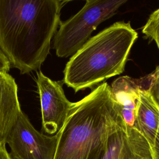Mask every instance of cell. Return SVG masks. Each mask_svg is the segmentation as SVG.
<instances>
[{
	"label": "cell",
	"mask_w": 159,
	"mask_h": 159,
	"mask_svg": "<svg viewBox=\"0 0 159 159\" xmlns=\"http://www.w3.org/2000/svg\"><path fill=\"white\" fill-rule=\"evenodd\" d=\"M68 1L0 0V48L21 75L39 70Z\"/></svg>",
	"instance_id": "1"
},
{
	"label": "cell",
	"mask_w": 159,
	"mask_h": 159,
	"mask_svg": "<svg viewBox=\"0 0 159 159\" xmlns=\"http://www.w3.org/2000/svg\"><path fill=\"white\" fill-rule=\"evenodd\" d=\"M122 123L111 86L107 83L98 85L73 102L58 131L54 159H102L110 134Z\"/></svg>",
	"instance_id": "2"
},
{
	"label": "cell",
	"mask_w": 159,
	"mask_h": 159,
	"mask_svg": "<svg viewBox=\"0 0 159 159\" xmlns=\"http://www.w3.org/2000/svg\"><path fill=\"white\" fill-rule=\"evenodd\" d=\"M137 37L130 22H117L91 37L66 64L63 83L76 93L121 74Z\"/></svg>",
	"instance_id": "3"
},
{
	"label": "cell",
	"mask_w": 159,
	"mask_h": 159,
	"mask_svg": "<svg viewBox=\"0 0 159 159\" xmlns=\"http://www.w3.org/2000/svg\"><path fill=\"white\" fill-rule=\"evenodd\" d=\"M126 0H87L75 15L61 22L53 42L58 57L73 56L90 39L102 22L112 17Z\"/></svg>",
	"instance_id": "4"
},
{
	"label": "cell",
	"mask_w": 159,
	"mask_h": 159,
	"mask_svg": "<svg viewBox=\"0 0 159 159\" xmlns=\"http://www.w3.org/2000/svg\"><path fill=\"white\" fill-rule=\"evenodd\" d=\"M59 132L50 135L37 130L21 112L11 130L7 143L14 159H54Z\"/></svg>",
	"instance_id": "5"
},
{
	"label": "cell",
	"mask_w": 159,
	"mask_h": 159,
	"mask_svg": "<svg viewBox=\"0 0 159 159\" xmlns=\"http://www.w3.org/2000/svg\"><path fill=\"white\" fill-rule=\"evenodd\" d=\"M36 83L41 107L42 133L55 135L63 126L73 102L66 98L61 84L51 80L41 70L37 72Z\"/></svg>",
	"instance_id": "6"
},
{
	"label": "cell",
	"mask_w": 159,
	"mask_h": 159,
	"mask_svg": "<svg viewBox=\"0 0 159 159\" xmlns=\"http://www.w3.org/2000/svg\"><path fill=\"white\" fill-rule=\"evenodd\" d=\"M21 112L15 79L8 73L0 71V145H6Z\"/></svg>",
	"instance_id": "7"
},
{
	"label": "cell",
	"mask_w": 159,
	"mask_h": 159,
	"mask_svg": "<svg viewBox=\"0 0 159 159\" xmlns=\"http://www.w3.org/2000/svg\"><path fill=\"white\" fill-rule=\"evenodd\" d=\"M142 83V79L124 76L117 78L111 86L112 96L126 128H135V115Z\"/></svg>",
	"instance_id": "8"
},
{
	"label": "cell",
	"mask_w": 159,
	"mask_h": 159,
	"mask_svg": "<svg viewBox=\"0 0 159 159\" xmlns=\"http://www.w3.org/2000/svg\"><path fill=\"white\" fill-rule=\"evenodd\" d=\"M142 81L140 99L135 115V129L147 141L152 157L159 127V107L151 96L145 77Z\"/></svg>",
	"instance_id": "9"
},
{
	"label": "cell",
	"mask_w": 159,
	"mask_h": 159,
	"mask_svg": "<svg viewBox=\"0 0 159 159\" xmlns=\"http://www.w3.org/2000/svg\"><path fill=\"white\" fill-rule=\"evenodd\" d=\"M125 129L122 123L110 134L102 159H138L128 142Z\"/></svg>",
	"instance_id": "10"
},
{
	"label": "cell",
	"mask_w": 159,
	"mask_h": 159,
	"mask_svg": "<svg viewBox=\"0 0 159 159\" xmlns=\"http://www.w3.org/2000/svg\"><path fill=\"white\" fill-rule=\"evenodd\" d=\"M142 32L154 40L159 49V8L150 14L143 27Z\"/></svg>",
	"instance_id": "11"
},
{
	"label": "cell",
	"mask_w": 159,
	"mask_h": 159,
	"mask_svg": "<svg viewBox=\"0 0 159 159\" xmlns=\"http://www.w3.org/2000/svg\"><path fill=\"white\" fill-rule=\"evenodd\" d=\"M145 77L151 96L159 107V66L151 74Z\"/></svg>",
	"instance_id": "12"
},
{
	"label": "cell",
	"mask_w": 159,
	"mask_h": 159,
	"mask_svg": "<svg viewBox=\"0 0 159 159\" xmlns=\"http://www.w3.org/2000/svg\"><path fill=\"white\" fill-rule=\"evenodd\" d=\"M10 63L0 48V71L8 73L11 69Z\"/></svg>",
	"instance_id": "13"
},
{
	"label": "cell",
	"mask_w": 159,
	"mask_h": 159,
	"mask_svg": "<svg viewBox=\"0 0 159 159\" xmlns=\"http://www.w3.org/2000/svg\"><path fill=\"white\" fill-rule=\"evenodd\" d=\"M152 159H159V127L155 140V147L153 152Z\"/></svg>",
	"instance_id": "14"
},
{
	"label": "cell",
	"mask_w": 159,
	"mask_h": 159,
	"mask_svg": "<svg viewBox=\"0 0 159 159\" xmlns=\"http://www.w3.org/2000/svg\"><path fill=\"white\" fill-rule=\"evenodd\" d=\"M0 159H12L11 155L7 151L5 144L0 145Z\"/></svg>",
	"instance_id": "15"
}]
</instances>
